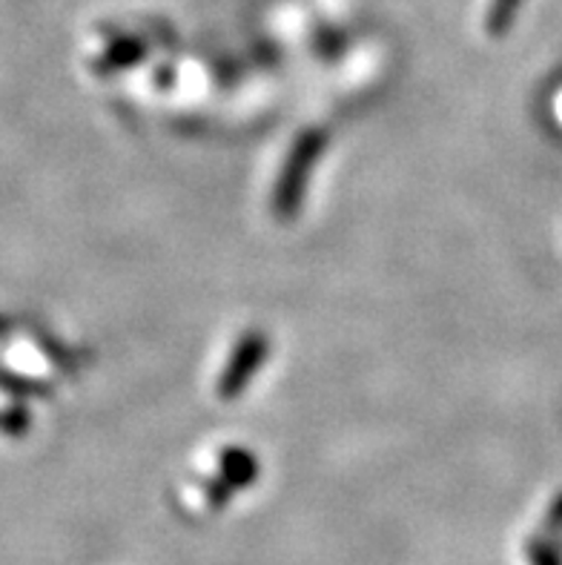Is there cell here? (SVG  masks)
<instances>
[{
    "label": "cell",
    "instance_id": "obj_4",
    "mask_svg": "<svg viewBox=\"0 0 562 565\" xmlns=\"http://www.w3.org/2000/svg\"><path fill=\"white\" fill-rule=\"evenodd\" d=\"M522 0H491V7L485 12V32L488 35H506L511 23L517 21Z\"/></svg>",
    "mask_w": 562,
    "mask_h": 565
},
{
    "label": "cell",
    "instance_id": "obj_1",
    "mask_svg": "<svg viewBox=\"0 0 562 565\" xmlns=\"http://www.w3.org/2000/svg\"><path fill=\"white\" fill-rule=\"evenodd\" d=\"M321 147H325V132L321 129H305L290 147V156H287L285 167L278 172L276 190H273V213L282 222H290L293 215L299 213L301 195L310 184V172L319 161Z\"/></svg>",
    "mask_w": 562,
    "mask_h": 565
},
{
    "label": "cell",
    "instance_id": "obj_5",
    "mask_svg": "<svg viewBox=\"0 0 562 565\" xmlns=\"http://www.w3.org/2000/svg\"><path fill=\"white\" fill-rule=\"evenodd\" d=\"M528 554H531V563L534 565H560L556 563V554L545 543H531L528 545Z\"/></svg>",
    "mask_w": 562,
    "mask_h": 565
},
{
    "label": "cell",
    "instance_id": "obj_6",
    "mask_svg": "<svg viewBox=\"0 0 562 565\" xmlns=\"http://www.w3.org/2000/svg\"><path fill=\"white\" fill-rule=\"evenodd\" d=\"M556 520H560V525H562V500L556 502V505H554V511H551V523L556 525Z\"/></svg>",
    "mask_w": 562,
    "mask_h": 565
},
{
    "label": "cell",
    "instance_id": "obj_2",
    "mask_svg": "<svg viewBox=\"0 0 562 565\" xmlns=\"http://www.w3.org/2000/svg\"><path fill=\"white\" fill-rule=\"evenodd\" d=\"M267 351H271V342L264 333L253 330L242 342L235 344V351L230 353V362L224 367V373L219 376V399L230 402L235 396L244 394V387L250 385V380L256 376L258 367L264 365L267 359Z\"/></svg>",
    "mask_w": 562,
    "mask_h": 565
},
{
    "label": "cell",
    "instance_id": "obj_3",
    "mask_svg": "<svg viewBox=\"0 0 562 565\" xmlns=\"http://www.w3.org/2000/svg\"><path fill=\"white\" fill-rule=\"evenodd\" d=\"M258 477V462L244 448H227L221 457V480L227 488H247Z\"/></svg>",
    "mask_w": 562,
    "mask_h": 565
}]
</instances>
